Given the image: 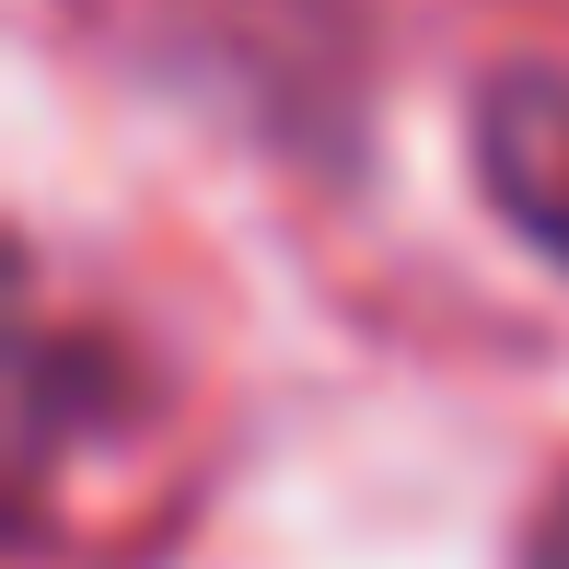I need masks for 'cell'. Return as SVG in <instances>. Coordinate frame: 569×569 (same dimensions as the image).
I'll list each match as a JSON object with an SVG mask.
<instances>
[{
  "label": "cell",
  "mask_w": 569,
  "mask_h": 569,
  "mask_svg": "<svg viewBox=\"0 0 569 569\" xmlns=\"http://www.w3.org/2000/svg\"><path fill=\"white\" fill-rule=\"evenodd\" d=\"M523 569H569V488L547 511H535V535H523Z\"/></svg>",
  "instance_id": "2"
},
{
  "label": "cell",
  "mask_w": 569,
  "mask_h": 569,
  "mask_svg": "<svg viewBox=\"0 0 569 569\" xmlns=\"http://www.w3.org/2000/svg\"><path fill=\"white\" fill-rule=\"evenodd\" d=\"M477 174H488V210L523 232L535 256L569 268V82L500 70L488 106H477Z\"/></svg>",
  "instance_id": "1"
}]
</instances>
